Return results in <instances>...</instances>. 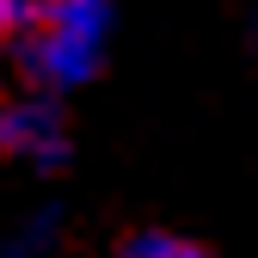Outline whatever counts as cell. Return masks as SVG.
Returning a JSON list of instances; mask_svg holds the SVG:
<instances>
[{"label": "cell", "instance_id": "cell-1", "mask_svg": "<svg viewBox=\"0 0 258 258\" xmlns=\"http://www.w3.org/2000/svg\"><path fill=\"white\" fill-rule=\"evenodd\" d=\"M111 49V0H43L19 31V61L37 92H74L99 74Z\"/></svg>", "mask_w": 258, "mask_h": 258}, {"label": "cell", "instance_id": "cell-2", "mask_svg": "<svg viewBox=\"0 0 258 258\" xmlns=\"http://www.w3.org/2000/svg\"><path fill=\"white\" fill-rule=\"evenodd\" d=\"M0 160L31 172H49L68 160V123L55 111V92L31 86L25 99H0Z\"/></svg>", "mask_w": 258, "mask_h": 258}, {"label": "cell", "instance_id": "cell-3", "mask_svg": "<svg viewBox=\"0 0 258 258\" xmlns=\"http://www.w3.org/2000/svg\"><path fill=\"white\" fill-rule=\"evenodd\" d=\"M117 258H215V252L197 246V240H184V234H160V228H148V234H136V240H123Z\"/></svg>", "mask_w": 258, "mask_h": 258}, {"label": "cell", "instance_id": "cell-4", "mask_svg": "<svg viewBox=\"0 0 258 258\" xmlns=\"http://www.w3.org/2000/svg\"><path fill=\"white\" fill-rule=\"evenodd\" d=\"M37 7L43 0H0V37H19V31L37 19Z\"/></svg>", "mask_w": 258, "mask_h": 258}, {"label": "cell", "instance_id": "cell-5", "mask_svg": "<svg viewBox=\"0 0 258 258\" xmlns=\"http://www.w3.org/2000/svg\"><path fill=\"white\" fill-rule=\"evenodd\" d=\"M43 258H55V252H43Z\"/></svg>", "mask_w": 258, "mask_h": 258}]
</instances>
